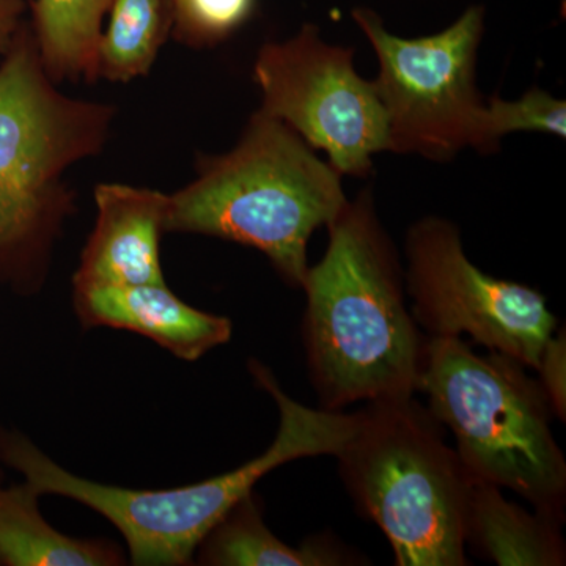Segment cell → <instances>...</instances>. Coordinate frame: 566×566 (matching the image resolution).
I'll return each instance as SVG.
<instances>
[{
	"mask_svg": "<svg viewBox=\"0 0 566 566\" xmlns=\"http://www.w3.org/2000/svg\"><path fill=\"white\" fill-rule=\"evenodd\" d=\"M326 253L308 266L303 323L308 376L331 411L415 397L428 337L406 304L400 253L365 189L326 227Z\"/></svg>",
	"mask_w": 566,
	"mask_h": 566,
	"instance_id": "cell-1",
	"label": "cell"
},
{
	"mask_svg": "<svg viewBox=\"0 0 566 566\" xmlns=\"http://www.w3.org/2000/svg\"><path fill=\"white\" fill-rule=\"evenodd\" d=\"M249 368L277 403V434L262 455L205 482L155 491L103 485L71 474L22 436L3 439L0 452L40 495L73 499L109 520L126 539L133 565L192 564L205 536L264 475L301 458L337 457L356 427V412L308 408L283 392L259 360Z\"/></svg>",
	"mask_w": 566,
	"mask_h": 566,
	"instance_id": "cell-2",
	"label": "cell"
},
{
	"mask_svg": "<svg viewBox=\"0 0 566 566\" xmlns=\"http://www.w3.org/2000/svg\"><path fill=\"white\" fill-rule=\"evenodd\" d=\"M340 178L300 134L260 109L232 151L200 159L196 180L169 196L166 232L259 249L301 289L312 234L348 202Z\"/></svg>",
	"mask_w": 566,
	"mask_h": 566,
	"instance_id": "cell-3",
	"label": "cell"
},
{
	"mask_svg": "<svg viewBox=\"0 0 566 566\" xmlns=\"http://www.w3.org/2000/svg\"><path fill=\"white\" fill-rule=\"evenodd\" d=\"M505 354L474 352L461 337H428L417 392L455 438L469 474L510 490L565 523L566 460L539 379Z\"/></svg>",
	"mask_w": 566,
	"mask_h": 566,
	"instance_id": "cell-4",
	"label": "cell"
},
{
	"mask_svg": "<svg viewBox=\"0 0 566 566\" xmlns=\"http://www.w3.org/2000/svg\"><path fill=\"white\" fill-rule=\"evenodd\" d=\"M415 397L365 403L338 455L356 509L381 528L398 566H465L474 476Z\"/></svg>",
	"mask_w": 566,
	"mask_h": 566,
	"instance_id": "cell-5",
	"label": "cell"
},
{
	"mask_svg": "<svg viewBox=\"0 0 566 566\" xmlns=\"http://www.w3.org/2000/svg\"><path fill=\"white\" fill-rule=\"evenodd\" d=\"M112 117L54 87L22 25L0 66V273L41 262L73 205L63 175L102 150Z\"/></svg>",
	"mask_w": 566,
	"mask_h": 566,
	"instance_id": "cell-6",
	"label": "cell"
},
{
	"mask_svg": "<svg viewBox=\"0 0 566 566\" xmlns=\"http://www.w3.org/2000/svg\"><path fill=\"white\" fill-rule=\"evenodd\" d=\"M379 62L376 92L389 123L390 151L447 161L465 147L486 155L485 112L475 87L485 9L472 6L452 25L401 39L371 9L353 10Z\"/></svg>",
	"mask_w": 566,
	"mask_h": 566,
	"instance_id": "cell-7",
	"label": "cell"
},
{
	"mask_svg": "<svg viewBox=\"0 0 566 566\" xmlns=\"http://www.w3.org/2000/svg\"><path fill=\"white\" fill-rule=\"evenodd\" d=\"M406 293L427 337L468 334L488 352L538 371L557 318L546 297L523 283L502 281L465 255L455 223L423 218L406 234Z\"/></svg>",
	"mask_w": 566,
	"mask_h": 566,
	"instance_id": "cell-8",
	"label": "cell"
},
{
	"mask_svg": "<svg viewBox=\"0 0 566 566\" xmlns=\"http://www.w3.org/2000/svg\"><path fill=\"white\" fill-rule=\"evenodd\" d=\"M253 80L264 114L300 134L340 175L368 177L376 153L390 150L389 123L375 82L353 65V50L322 39L315 24L256 55Z\"/></svg>",
	"mask_w": 566,
	"mask_h": 566,
	"instance_id": "cell-9",
	"label": "cell"
},
{
	"mask_svg": "<svg viewBox=\"0 0 566 566\" xmlns=\"http://www.w3.org/2000/svg\"><path fill=\"white\" fill-rule=\"evenodd\" d=\"M98 219L74 274V292L95 286L166 285L159 240L169 196L134 186L99 185Z\"/></svg>",
	"mask_w": 566,
	"mask_h": 566,
	"instance_id": "cell-10",
	"label": "cell"
},
{
	"mask_svg": "<svg viewBox=\"0 0 566 566\" xmlns=\"http://www.w3.org/2000/svg\"><path fill=\"white\" fill-rule=\"evenodd\" d=\"M76 308L87 326L132 331L189 363L227 344L233 334L229 318L197 311L167 285L82 290L76 292Z\"/></svg>",
	"mask_w": 566,
	"mask_h": 566,
	"instance_id": "cell-11",
	"label": "cell"
},
{
	"mask_svg": "<svg viewBox=\"0 0 566 566\" xmlns=\"http://www.w3.org/2000/svg\"><path fill=\"white\" fill-rule=\"evenodd\" d=\"M465 545L501 566H564L562 524L509 501L501 488L474 479Z\"/></svg>",
	"mask_w": 566,
	"mask_h": 566,
	"instance_id": "cell-12",
	"label": "cell"
},
{
	"mask_svg": "<svg viewBox=\"0 0 566 566\" xmlns=\"http://www.w3.org/2000/svg\"><path fill=\"white\" fill-rule=\"evenodd\" d=\"M197 564L214 566H338L357 565L334 538L316 536L293 547L279 539L263 521L256 495L243 501L211 528L197 547Z\"/></svg>",
	"mask_w": 566,
	"mask_h": 566,
	"instance_id": "cell-13",
	"label": "cell"
},
{
	"mask_svg": "<svg viewBox=\"0 0 566 566\" xmlns=\"http://www.w3.org/2000/svg\"><path fill=\"white\" fill-rule=\"evenodd\" d=\"M39 491L24 483L0 488V564L9 566H112L123 554L109 543L71 538L39 510Z\"/></svg>",
	"mask_w": 566,
	"mask_h": 566,
	"instance_id": "cell-14",
	"label": "cell"
},
{
	"mask_svg": "<svg viewBox=\"0 0 566 566\" xmlns=\"http://www.w3.org/2000/svg\"><path fill=\"white\" fill-rule=\"evenodd\" d=\"M112 0H33L32 32L52 81L96 80V48Z\"/></svg>",
	"mask_w": 566,
	"mask_h": 566,
	"instance_id": "cell-15",
	"label": "cell"
},
{
	"mask_svg": "<svg viewBox=\"0 0 566 566\" xmlns=\"http://www.w3.org/2000/svg\"><path fill=\"white\" fill-rule=\"evenodd\" d=\"M96 48V80L144 76L174 32L175 0H112Z\"/></svg>",
	"mask_w": 566,
	"mask_h": 566,
	"instance_id": "cell-16",
	"label": "cell"
},
{
	"mask_svg": "<svg viewBox=\"0 0 566 566\" xmlns=\"http://www.w3.org/2000/svg\"><path fill=\"white\" fill-rule=\"evenodd\" d=\"M517 132L546 133L565 139L566 103L536 87L516 102L491 96L485 112L486 155L497 151L502 137Z\"/></svg>",
	"mask_w": 566,
	"mask_h": 566,
	"instance_id": "cell-17",
	"label": "cell"
},
{
	"mask_svg": "<svg viewBox=\"0 0 566 566\" xmlns=\"http://www.w3.org/2000/svg\"><path fill=\"white\" fill-rule=\"evenodd\" d=\"M255 7L256 0H175V36L191 46L219 43L245 24Z\"/></svg>",
	"mask_w": 566,
	"mask_h": 566,
	"instance_id": "cell-18",
	"label": "cell"
},
{
	"mask_svg": "<svg viewBox=\"0 0 566 566\" xmlns=\"http://www.w3.org/2000/svg\"><path fill=\"white\" fill-rule=\"evenodd\" d=\"M539 382L545 387L554 415L565 420L566 415V335L562 327L560 333L554 334L543 354L542 365L538 368Z\"/></svg>",
	"mask_w": 566,
	"mask_h": 566,
	"instance_id": "cell-19",
	"label": "cell"
},
{
	"mask_svg": "<svg viewBox=\"0 0 566 566\" xmlns=\"http://www.w3.org/2000/svg\"><path fill=\"white\" fill-rule=\"evenodd\" d=\"M24 0H0V54H6L21 31Z\"/></svg>",
	"mask_w": 566,
	"mask_h": 566,
	"instance_id": "cell-20",
	"label": "cell"
}]
</instances>
